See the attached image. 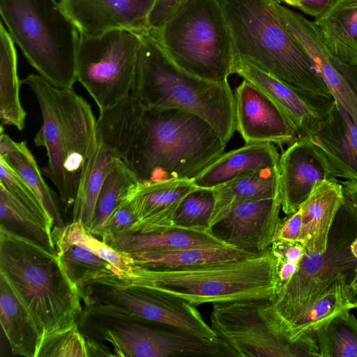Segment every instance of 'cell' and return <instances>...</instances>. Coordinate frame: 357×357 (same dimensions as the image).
Masks as SVG:
<instances>
[{"label": "cell", "mask_w": 357, "mask_h": 357, "mask_svg": "<svg viewBox=\"0 0 357 357\" xmlns=\"http://www.w3.org/2000/svg\"><path fill=\"white\" fill-rule=\"evenodd\" d=\"M310 139L326 156L337 178L357 180V124L336 102Z\"/></svg>", "instance_id": "22"}, {"label": "cell", "mask_w": 357, "mask_h": 357, "mask_svg": "<svg viewBox=\"0 0 357 357\" xmlns=\"http://www.w3.org/2000/svg\"><path fill=\"white\" fill-rule=\"evenodd\" d=\"M151 33L189 74L218 83L228 82L234 74L233 40L218 0H188Z\"/></svg>", "instance_id": "8"}, {"label": "cell", "mask_w": 357, "mask_h": 357, "mask_svg": "<svg viewBox=\"0 0 357 357\" xmlns=\"http://www.w3.org/2000/svg\"><path fill=\"white\" fill-rule=\"evenodd\" d=\"M215 206L208 229L221 220L236 204L279 196L278 167L259 169L212 188Z\"/></svg>", "instance_id": "26"}, {"label": "cell", "mask_w": 357, "mask_h": 357, "mask_svg": "<svg viewBox=\"0 0 357 357\" xmlns=\"http://www.w3.org/2000/svg\"><path fill=\"white\" fill-rule=\"evenodd\" d=\"M188 0H155L148 17L149 31L158 30Z\"/></svg>", "instance_id": "40"}, {"label": "cell", "mask_w": 357, "mask_h": 357, "mask_svg": "<svg viewBox=\"0 0 357 357\" xmlns=\"http://www.w3.org/2000/svg\"><path fill=\"white\" fill-rule=\"evenodd\" d=\"M211 324L225 356L319 357L313 332L293 340L270 298L213 304Z\"/></svg>", "instance_id": "10"}, {"label": "cell", "mask_w": 357, "mask_h": 357, "mask_svg": "<svg viewBox=\"0 0 357 357\" xmlns=\"http://www.w3.org/2000/svg\"><path fill=\"white\" fill-rule=\"evenodd\" d=\"M256 254L230 246L194 247L129 256L134 268L151 270L188 268L239 259Z\"/></svg>", "instance_id": "29"}, {"label": "cell", "mask_w": 357, "mask_h": 357, "mask_svg": "<svg viewBox=\"0 0 357 357\" xmlns=\"http://www.w3.org/2000/svg\"><path fill=\"white\" fill-rule=\"evenodd\" d=\"M84 305L102 304L197 336L218 339L195 305L153 287L129 282L111 272L79 287Z\"/></svg>", "instance_id": "13"}, {"label": "cell", "mask_w": 357, "mask_h": 357, "mask_svg": "<svg viewBox=\"0 0 357 357\" xmlns=\"http://www.w3.org/2000/svg\"><path fill=\"white\" fill-rule=\"evenodd\" d=\"M214 206L213 189L197 188L181 202L175 214L174 226L208 229Z\"/></svg>", "instance_id": "37"}, {"label": "cell", "mask_w": 357, "mask_h": 357, "mask_svg": "<svg viewBox=\"0 0 357 357\" xmlns=\"http://www.w3.org/2000/svg\"><path fill=\"white\" fill-rule=\"evenodd\" d=\"M88 357L114 356L112 350L104 344L97 341L86 340Z\"/></svg>", "instance_id": "44"}, {"label": "cell", "mask_w": 357, "mask_h": 357, "mask_svg": "<svg viewBox=\"0 0 357 357\" xmlns=\"http://www.w3.org/2000/svg\"><path fill=\"white\" fill-rule=\"evenodd\" d=\"M137 220L132 206L126 199L116 208L94 236L102 238L104 236L115 237L129 234Z\"/></svg>", "instance_id": "39"}, {"label": "cell", "mask_w": 357, "mask_h": 357, "mask_svg": "<svg viewBox=\"0 0 357 357\" xmlns=\"http://www.w3.org/2000/svg\"><path fill=\"white\" fill-rule=\"evenodd\" d=\"M276 257L278 263V290L284 286L297 272L299 268L300 263L294 262L278 256Z\"/></svg>", "instance_id": "43"}, {"label": "cell", "mask_w": 357, "mask_h": 357, "mask_svg": "<svg viewBox=\"0 0 357 357\" xmlns=\"http://www.w3.org/2000/svg\"><path fill=\"white\" fill-rule=\"evenodd\" d=\"M278 169L281 208L287 215L296 212L318 183L340 181L310 138H297L289 145L280 155Z\"/></svg>", "instance_id": "17"}, {"label": "cell", "mask_w": 357, "mask_h": 357, "mask_svg": "<svg viewBox=\"0 0 357 357\" xmlns=\"http://www.w3.org/2000/svg\"><path fill=\"white\" fill-rule=\"evenodd\" d=\"M1 19L13 40L43 79L59 88L77 81L78 29L56 0H0Z\"/></svg>", "instance_id": "7"}, {"label": "cell", "mask_w": 357, "mask_h": 357, "mask_svg": "<svg viewBox=\"0 0 357 357\" xmlns=\"http://www.w3.org/2000/svg\"><path fill=\"white\" fill-rule=\"evenodd\" d=\"M345 308L313 331L319 357H357V319Z\"/></svg>", "instance_id": "34"}, {"label": "cell", "mask_w": 357, "mask_h": 357, "mask_svg": "<svg viewBox=\"0 0 357 357\" xmlns=\"http://www.w3.org/2000/svg\"><path fill=\"white\" fill-rule=\"evenodd\" d=\"M276 1L277 3H281L282 2V0H273Z\"/></svg>", "instance_id": "48"}, {"label": "cell", "mask_w": 357, "mask_h": 357, "mask_svg": "<svg viewBox=\"0 0 357 357\" xmlns=\"http://www.w3.org/2000/svg\"><path fill=\"white\" fill-rule=\"evenodd\" d=\"M287 215L281 220L274 241L302 243L303 219L301 209Z\"/></svg>", "instance_id": "41"}, {"label": "cell", "mask_w": 357, "mask_h": 357, "mask_svg": "<svg viewBox=\"0 0 357 357\" xmlns=\"http://www.w3.org/2000/svg\"><path fill=\"white\" fill-rule=\"evenodd\" d=\"M3 130V126L1 125L0 157L7 162L36 194L53 218L54 227H63L65 225L55 193L44 181L34 156L26 142L14 141Z\"/></svg>", "instance_id": "31"}, {"label": "cell", "mask_w": 357, "mask_h": 357, "mask_svg": "<svg viewBox=\"0 0 357 357\" xmlns=\"http://www.w3.org/2000/svg\"><path fill=\"white\" fill-rule=\"evenodd\" d=\"M333 1V0H296L297 8L315 18L324 14Z\"/></svg>", "instance_id": "42"}, {"label": "cell", "mask_w": 357, "mask_h": 357, "mask_svg": "<svg viewBox=\"0 0 357 357\" xmlns=\"http://www.w3.org/2000/svg\"><path fill=\"white\" fill-rule=\"evenodd\" d=\"M282 2H284L291 6L296 7V0H282Z\"/></svg>", "instance_id": "47"}, {"label": "cell", "mask_w": 357, "mask_h": 357, "mask_svg": "<svg viewBox=\"0 0 357 357\" xmlns=\"http://www.w3.org/2000/svg\"><path fill=\"white\" fill-rule=\"evenodd\" d=\"M155 0H60L79 33L93 34L114 28L149 31Z\"/></svg>", "instance_id": "20"}, {"label": "cell", "mask_w": 357, "mask_h": 357, "mask_svg": "<svg viewBox=\"0 0 357 357\" xmlns=\"http://www.w3.org/2000/svg\"><path fill=\"white\" fill-rule=\"evenodd\" d=\"M36 357H88L86 339L77 322L43 335Z\"/></svg>", "instance_id": "38"}, {"label": "cell", "mask_w": 357, "mask_h": 357, "mask_svg": "<svg viewBox=\"0 0 357 357\" xmlns=\"http://www.w3.org/2000/svg\"><path fill=\"white\" fill-rule=\"evenodd\" d=\"M273 0H218L236 59L245 60L299 92L333 98L314 60L286 29Z\"/></svg>", "instance_id": "3"}, {"label": "cell", "mask_w": 357, "mask_h": 357, "mask_svg": "<svg viewBox=\"0 0 357 357\" xmlns=\"http://www.w3.org/2000/svg\"><path fill=\"white\" fill-rule=\"evenodd\" d=\"M234 73L266 93L284 112L298 138H311L328 119L335 100L305 94L261 70L237 59Z\"/></svg>", "instance_id": "16"}, {"label": "cell", "mask_w": 357, "mask_h": 357, "mask_svg": "<svg viewBox=\"0 0 357 357\" xmlns=\"http://www.w3.org/2000/svg\"><path fill=\"white\" fill-rule=\"evenodd\" d=\"M0 322L14 355L36 357L42 334L2 275H0Z\"/></svg>", "instance_id": "28"}, {"label": "cell", "mask_w": 357, "mask_h": 357, "mask_svg": "<svg viewBox=\"0 0 357 357\" xmlns=\"http://www.w3.org/2000/svg\"><path fill=\"white\" fill-rule=\"evenodd\" d=\"M0 275L24 305L42 336L77 322L79 287L56 252L0 227Z\"/></svg>", "instance_id": "5"}, {"label": "cell", "mask_w": 357, "mask_h": 357, "mask_svg": "<svg viewBox=\"0 0 357 357\" xmlns=\"http://www.w3.org/2000/svg\"><path fill=\"white\" fill-rule=\"evenodd\" d=\"M21 80L17 75V58L13 40L3 22L0 24V119L1 125L22 130L26 113L20 100Z\"/></svg>", "instance_id": "33"}, {"label": "cell", "mask_w": 357, "mask_h": 357, "mask_svg": "<svg viewBox=\"0 0 357 357\" xmlns=\"http://www.w3.org/2000/svg\"><path fill=\"white\" fill-rule=\"evenodd\" d=\"M341 181L318 183L300 207L302 213V243L310 253L322 254L335 215L344 199Z\"/></svg>", "instance_id": "24"}, {"label": "cell", "mask_w": 357, "mask_h": 357, "mask_svg": "<svg viewBox=\"0 0 357 357\" xmlns=\"http://www.w3.org/2000/svg\"><path fill=\"white\" fill-rule=\"evenodd\" d=\"M1 225L56 252L52 236L53 218L43 208L21 203L0 185Z\"/></svg>", "instance_id": "30"}, {"label": "cell", "mask_w": 357, "mask_h": 357, "mask_svg": "<svg viewBox=\"0 0 357 357\" xmlns=\"http://www.w3.org/2000/svg\"><path fill=\"white\" fill-rule=\"evenodd\" d=\"M119 276L183 298L195 306L271 299L279 283L278 258L271 246L239 259L183 269L134 268Z\"/></svg>", "instance_id": "6"}, {"label": "cell", "mask_w": 357, "mask_h": 357, "mask_svg": "<svg viewBox=\"0 0 357 357\" xmlns=\"http://www.w3.org/2000/svg\"><path fill=\"white\" fill-rule=\"evenodd\" d=\"M282 24L314 60L338 107L357 124V66L342 63L328 50L314 22L274 1Z\"/></svg>", "instance_id": "14"}, {"label": "cell", "mask_w": 357, "mask_h": 357, "mask_svg": "<svg viewBox=\"0 0 357 357\" xmlns=\"http://www.w3.org/2000/svg\"><path fill=\"white\" fill-rule=\"evenodd\" d=\"M357 277V206L345 196L322 254L306 253L290 280L271 301L289 326L340 278Z\"/></svg>", "instance_id": "11"}, {"label": "cell", "mask_w": 357, "mask_h": 357, "mask_svg": "<svg viewBox=\"0 0 357 357\" xmlns=\"http://www.w3.org/2000/svg\"><path fill=\"white\" fill-rule=\"evenodd\" d=\"M234 94L236 131L245 143L270 142L282 147L297 139L287 116L257 86L243 79Z\"/></svg>", "instance_id": "19"}, {"label": "cell", "mask_w": 357, "mask_h": 357, "mask_svg": "<svg viewBox=\"0 0 357 357\" xmlns=\"http://www.w3.org/2000/svg\"><path fill=\"white\" fill-rule=\"evenodd\" d=\"M138 183L135 174L120 159L109 172L100 188L89 231L96 235Z\"/></svg>", "instance_id": "36"}, {"label": "cell", "mask_w": 357, "mask_h": 357, "mask_svg": "<svg viewBox=\"0 0 357 357\" xmlns=\"http://www.w3.org/2000/svg\"><path fill=\"white\" fill-rule=\"evenodd\" d=\"M52 236L56 252L70 279L78 287L89 280L113 272L132 271V259L96 238L81 221L54 227Z\"/></svg>", "instance_id": "15"}, {"label": "cell", "mask_w": 357, "mask_h": 357, "mask_svg": "<svg viewBox=\"0 0 357 357\" xmlns=\"http://www.w3.org/2000/svg\"><path fill=\"white\" fill-rule=\"evenodd\" d=\"M38 101L42 125L33 139L47 151L46 176L67 207L73 206L80 179L97 144V119L91 105L73 88H59L41 76L21 80Z\"/></svg>", "instance_id": "2"}, {"label": "cell", "mask_w": 357, "mask_h": 357, "mask_svg": "<svg viewBox=\"0 0 357 357\" xmlns=\"http://www.w3.org/2000/svg\"><path fill=\"white\" fill-rule=\"evenodd\" d=\"M347 280L338 278L333 284L310 304L303 312L288 326L291 338L296 341L312 333L328 319L340 311L349 308L347 293Z\"/></svg>", "instance_id": "35"}, {"label": "cell", "mask_w": 357, "mask_h": 357, "mask_svg": "<svg viewBox=\"0 0 357 357\" xmlns=\"http://www.w3.org/2000/svg\"><path fill=\"white\" fill-rule=\"evenodd\" d=\"M280 196L234 205L209 230L229 246L258 254L271 247L281 219Z\"/></svg>", "instance_id": "18"}, {"label": "cell", "mask_w": 357, "mask_h": 357, "mask_svg": "<svg viewBox=\"0 0 357 357\" xmlns=\"http://www.w3.org/2000/svg\"><path fill=\"white\" fill-rule=\"evenodd\" d=\"M197 188L188 179L139 183L127 198L137 219L129 234H149L174 227L178 206Z\"/></svg>", "instance_id": "21"}, {"label": "cell", "mask_w": 357, "mask_h": 357, "mask_svg": "<svg viewBox=\"0 0 357 357\" xmlns=\"http://www.w3.org/2000/svg\"><path fill=\"white\" fill-rule=\"evenodd\" d=\"M279 158L273 143H245L221 154L192 181L198 188L212 189L251 172L278 167Z\"/></svg>", "instance_id": "23"}, {"label": "cell", "mask_w": 357, "mask_h": 357, "mask_svg": "<svg viewBox=\"0 0 357 357\" xmlns=\"http://www.w3.org/2000/svg\"><path fill=\"white\" fill-rule=\"evenodd\" d=\"M314 23L331 52L342 63L357 66V0H333Z\"/></svg>", "instance_id": "27"}, {"label": "cell", "mask_w": 357, "mask_h": 357, "mask_svg": "<svg viewBox=\"0 0 357 357\" xmlns=\"http://www.w3.org/2000/svg\"><path fill=\"white\" fill-rule=\"evenodd\" d=\"M79 33L77 81L101 112L131 92L141 46L140 33L114 28L93 34Z\"/></svg>", "instance_id": "12"}, {"label": "cell", "mask_w": 357, "mask_h": 357, "mask_svg": "<svg viewBox=\"0 0 357 357\" xmlns=\"http://www.w3.org/2000/svg\"><path fill=\"white\" fill-rule=\"evenodd\" d=\"M120 158L97 137L96 149L83 171L75 201L72 222L81 221L88 230L100 188L109 172Z\"/></svg>", "instance_id": "32"}, {"label": "cell", "mask_w": 357, "mask_h": 357, "mask_svg": "<svg viewBox=\"0 0 357 357\" xmlns=\"http://www.w3.org/2000/svg\"><path fill=\"white\" fill-rule=\"evenodd\" d=\"M347 293L350 308H357V277L347 284Z\"/></svg>", "instance_id": "46"}, {"label": "cell", "mask_w": 357, "mask_h": 357, "mask_svg": "<svg viewBox=\"0 0 357 357\" xmlns=\"http://www.w3.org/2000/svg\"><path fill=\"white\" fill-rule=\"evenodd\" d=\"M140 36L130 95L149 110L176 109L195 114L208 122L227 143L236 131L234 94L229 82H211L186 73L150 31Z\"/></svg>", "instance_id": "4"}, {"label": "cell", "mask_w": 357, "mask_h": 357, "mask_svg": "<svg viewBox=\"0 0 357 357\" xmlns=\"http://www.w3.org/2000/svg\"><path fill=\"white\" fill-rule=\"evenodd\" d=\"M345 197L357 206V180L341 181Z\"/></svg>", "instance_id": "45"}, {"label": "cell", "mask_w": 357, "mask_h": 357, "mask_svg": "<svg viewBox=\"0 0 357 357\" xmlns=\"http://www.w3.org/2000/svg\"><path fill=\"white\" fill-rule=\"evenodd\" d=\"M77 324L86 340L109 342L114 356L217 357V339L201 337L102 305H84Z\"/></svg>", "instance_id": "9"}, {"label": "cell", "mask_w": 357, "mask_h": 357, "mask_svg": "<svg viewBox=\"0 0 357 357\" xmlns=\"http://www.w3.org/2000/svg\"><path fill=\"white\" fill-rule=\"evenodd\" d=\"M97 137L139 183L192 180L227 143L203 118L183 110H149L129 95L100 112Z\"/></svg>", "instance_id": "1"}, {"label": "cell", "mask_w": 357, "mask_h": 357, "mask_svg": "<svg viewBox=\"0 0 357 357\" xmlns=\"http://www.w3.org/2000/svg\"><path fill=\"white\" fill-rule=\"evenodd\" d=\"M101 240L116 251L126 255L194 247L229 246L214 236L209 229L176 226L149 234L104 236Z\"/></svg>", "instance_id": "25"}]
</instances>
